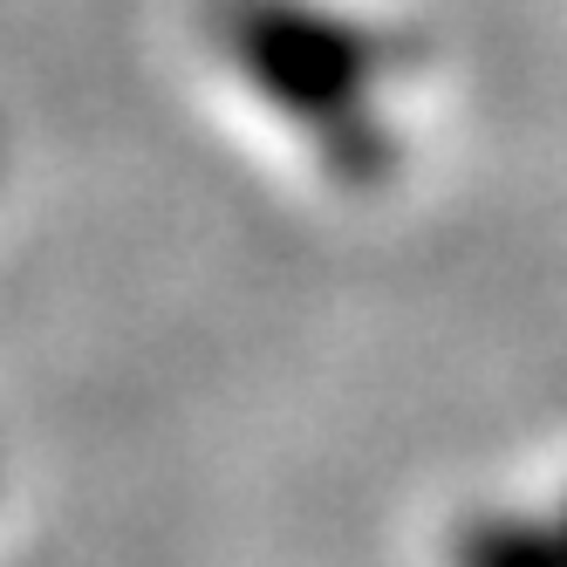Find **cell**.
<instances>
[{
	"label": "cell",
	"instance_id": "1",
	"mask_svg": "<svg viewBox=\"0 0 567 567\" xmlns=\"http://www.w3.org/2000/svg\"><path fill=\"white\" fill-rule=\"evenodd\" d=\"M465 567H567V534H526V526H493L465 547Z\"/></svg>",
	"mask_w": 567,
	"mask_h": 567
}]
</instances>
